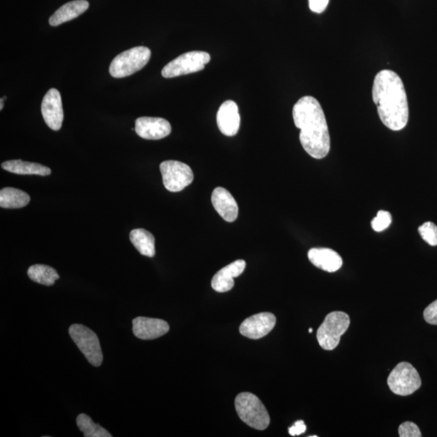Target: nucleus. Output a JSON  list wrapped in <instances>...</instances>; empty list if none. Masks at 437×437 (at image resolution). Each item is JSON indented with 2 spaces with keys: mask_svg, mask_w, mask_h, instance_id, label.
Here are the masks:
<instances>
[{
  "mask_svg": "<svg viewBox=\"0 0 437 437\" xmlns=\"http://www.w3.org/2000/svg\"><path fill=\"white\" fill-rule=\"evenodd\" d=\"M246 263L237 260L218 271L211 280V287L216 292H226L234 287V278L238 277L245 271Z\"/></svg>",
  "mask_w": 437,
  "mask_h": 437,
  "instance_id": "16",
  "label": "nucleus"
},
{
  "mask_svg": "<svg viewBox=\"0 0 437 437\" xmlns=\"http://www.w3.org/2000/svg\"><path fill=\"white\" fill-rule=\"evenodd\" d=\"M309 333H312V332H313V329H312V328H310V329L309 330Z\"/></svg>",
  "mask_w": 437,
  "mask_h": 437,
  "instance_id": "31",
  "label": "nucleus"
},
{
  "mask_svg": "<svg viewBox=\"0 0 437 437\" xmlns=\"http://www.w3.org/2000/svg\"><path fill=\"white\" fill-rule=\"evenodd\" d=\"M42 114L45 123L51 130L59 131L63 121V109L60 92L50 89L42 102Z\"/></svg>",
  "mask_w": 437,
  "mask_h": 437,
  "instance_id": "12",
  "label": "nucleus"
},
{
  "mask_svg": "<svg viewBox=\"0 0 437 437\" xmlns=\"http://www.w3.org/2000/svg\"><path fill=\"white\" fill-rule=\"evenodd\" d=\"M132 324L134 335L143 341L158 338L170 331L168 323L162 319L138 317L132 321Z\"/></svg>",
  "mask_w": 437,
  "mask_h": 437,
  "instance_id": "13",
  "label": "nucleus"
},
{
  "mask_svg": "<svg viewBox=\"0 0 437 437\" xmlns=\"http://www.w3.org/2000/svg\"><path fill=\"white\" fill-rule=\"evenodd\" d=\"M211 60L205 51H191L176 57L167 65L162 72L165 78H175L204 70Z\"/></svg>",
  "mask_w": 437,
  "mask_h": 437,
  "instance_id": "8",
  "label": "nucleus"
},
{
  "mask_svg": "<svg viewBox=\"0 0 437 437\" xmlns=\"http://www.w3.org/2000/svg\"><path fill=\"white\" fill-rule=\"evenodd\" d=\"M69 335L92 365H101L103 354L101 344L99 337L93 331L83 325L73 324L69 328Z\"/></svg>",
  "mask_w": 437,
  "mask_h": 437,
  "instance_id": "6",
  "label": "nucleus"
},
{
  "mask_svg": "<svg viewBox=\"0 0 437 437\" xmlns=\"http://www.w3.org/2000/svg\"><path fill=\"white\" fill-rule=\"evenodd\" d=\"M150 49L137 47L124 51L114 57L109 66V74L114 78H124L145 67L151 57Z\"/></svg>",
  "mask_w": 437,
  "mask_h": 437,
  "instance_id": "4",
  "label": "nucleus"
},
{
  "mask_svg": "<svg viewBox=\"0 0 437 437\" xmlns=\"http://www.w3.org/2000/svg\"><path fill=\"white\" fill-rule=\"evenodd\" d=\"M308 258L316 267L327 272H336L343 266V260L337 252L328 248H313Z\"/></svg>",
  "mask_w": 437,
  "mask_h": 437,
  "instance_id": "17",
  "label": "nucleus"
},
{
  "mask_svg": "<svg viewBox=\"0 0 437 437\" xmlns=\"http://www.w3.org/2000/svg\"><path fill=\"white\" fill-rule=\"evenodd\" d=\"M31 202V197L21 189L6 187L0 192V206L2 209H18L24 208Z\"/></svg>",
  "mask_w": 437,
  "mask_h": 437,
  "instance_id": "20",
  "label": "nucleus"
},
{
  "mask_svg": "<svg viewBox=\"0 0 437 437\" xmlns=\"http://www.w3.org/2000/svg\"><path fill=\"white\" fill-rule=\"evenodd\" d=\"M388 385L397 395L408 396L421 387L422 382L418 371L410 363L401 362L388 377Z\"/></svg>",
  "mask_w": 437,
  "mask_h": 437,
  "instance_id": "7",
  "label": "nucleus"
},
{
  "mask_svg": "<svg viewBox=\"0 0 437 437\" xmlns=\"http://www.w3.org/2000/svg\"><path fill=\"white\" fill-rule=\"evenodd\" d=\"M295 126L301 130L304 151L315 159H323L331 150L329 130L323 108L311 96L302 97L292 109Z\"/></svg>",
  "mask_w": 437,
  "mask_h": 437,
  "instance_id": "2",
  "label": "nucleus"
},
{
  "mask_svg": "<svg viewBox=\"0 0 437 437\" xmlns=\"http://www.w3.org/2000/svg\"><path fill=\"white\" fill-rule=\"evenodd\" d=\"M130 240L140 255L153 258L156 254L154 236L147 230L143 228L132 230Z\"/></svg>",
  "mask_w": 437,
  "mask_h": 437,
  "instance_id": "21",
  "label": "nucleus"
},
{
  "mask_svg": "<svg viewBox=\"0 0 437 437\" xmlns=\"http://www.w3.org/2000/svg\"><path fill=\"white\" fill-rule=\"evenodd\" d=\"M135 131L143 139L158 140L168 136L172 128L168 121L164 118L142 117L136 119Z\"/></svg>",
  "mask_w": 437,
  "mask_h": 437,
  "instance_id": "11",
  "label": "nucleus"
},
{
  "mask_svg": "<svg viewBox=\"0 0 437 437\" xmlns=\"http://www.w3.org/2000/svg\"><path fill=\"white\" fill-rule=\"evenodd\" d=\"M419 235L424 241L432 246L437 245V226L433 222H426L418 228Z\"/></svg>",
  "mask_w": 437,
  "mask_h": 437,
  "instance_id": "24",
  "label": "nucleus"
},
{
  "mask_svg": "<svg viewBox=\"0 0 437 437\" xmlns=\"http://www.w3.org/2000/svg\"><path fill=\"white\" fill-rule=\"evenodd\" d=\"M4 108V99H1V100H0V111H2Z\"/></svg>",
  "mask_w": 437,
  "mask_h": 437,
  "instance_id": "30",
  "label": "nucleus"
},
{
  "mask_svg": "<svg viewBox=\"0 0 437 437\" xmlns=\"http://www.w3.org/2000/svg\"><path fill=\"white\" fill-rule=\"evenodd\" d=\"M164 186L170 192H179L194 181L191 167L177 160H165L160 165Z\"/></svg>",
  "mask_w": 437,
  "mask_h": 437,
  "instance_id": "9",
  "label": "nucleus"
},
{
  "mask_svg": "<svg viewBox=\"0 0 437 437\" xmlns=\"http://www.w3.org/2000/svg\"><path fill=\"white\" fill-rule=\"evenodd\" d=\"M28 276L31 280L45 286H52L60 279L54 268L43 264H35L28 268Z\"/></svg>",
  "mask_w": 437,
  "mask_h": 437,
  "instance_id": "22",
  "label": "nucleus"
},
{
  "mask_svg": "<svg viewBox=\"0 0 437 437\" xmlns=\"http://www.w3.org/2000/svg\"><path fill=\"white\" fill-rule=\"evenodd\" d=\"M236 411L244 423L257 430H265L271 422L269 413L255 394L241 393L235 400Z\"/></svg>",
  "mask_w": 437,
  "mask_h": 437,
  "instance_id": "3",
  "label": "nucleus"
},
{
  "mask_svg": "<svg viewBox=\"0 0 437 437\" xmlns=\"http://www.w3.org/2000/svg\"><path fill=\"white\" fill-rule=\"evenodd\" d=\"M211 203L224 221L233 222L238 216V205L231 193L223 187H217L211 194Z\"/></svg>",
  "mask_w": 437,
  "mask_h": 437,
  "instance_id": "15",
  "label": "nucleus"
},
{
  "mask_svg": "<svg viewBox=\"0 0 437 437\" xmlns=\"http://www.w3.org/2000/svg\"><path fill=\"white\" fill-rule=\"evenodd\" d=\"M424 318L428 324L437 325V300L425 309Z\"/></svg>",
  "mask_w": 437,
  "mask_h": 437,
  "instance_id": "27",
  "label": "nucleus"
},
{
  "mask_svg": "<svg viewBox=\"0 0 437 437\" xmlns=\"http://www.w3.org/2000/svg\"><path fill=\"white\" fill-rule=\"evenodd\" d=\"M276 324L275 316L272 313H261L246 319L239 331L244 337L260 339L271 332Z\"/></svg>",
  "mask_w": 437,
  "mask_h": 437,
  "instance_id": "10",
  "label": "nucleus"
},
{
  "mask_svg": "<svg viewBox=\"0 0 437 437\" xmlns=\"http://www.w3.org/2000/svg\"><path fill=\"white\" fill-rule=\"evenodd\" d=\"M330 0H309V6L310 10L315 13H321L327 8Z\"/></svg>",
  "mask_w": 437,
  "mask_h": 437,
  "instance_id": "28",
  "label": "nucleus"
},
{
  "mask_svg": "<svg viewBox=\"0 0 437 437\" xmlns=\"http://www.w3.org/2000/svg\"><path fill=\"white\" fill-rule=\"evenodd\" d=\"M2 168L6 171L20 175L48 176L51 174V170L47 166L27 162L21 160H8L2 164Z\"/></svg>",
  "mask_w": 437,
  "mask_h": 437,
  "instance_id": "19",
  "label": "nucleus"
},
{
  "mask_svg": "<svg viewBox=\"0 0 437 437\" xmlns=\"http://www.w3.org/2000/svg\"><path fill=\"white\" fill-rule=\"evenodd\" d=\"M217 125L221 133L226 136H234L240 128V118L237 103L226 101L223 103L217 112Z\"/></svg>",
  "mask_w": 437,
  "mask_h": 437,
  "instance_id": "14",
  "label": "nucleus"
},
{
  "mask_svg": "<svg viewBox=\"0 0 437 437\" xmlns=\"http://www.w3.org/2000/svg\"><path fill=\"white\" fill-rule=\"evenodd\" d=\"M306 431V424L303 421H297L293 426L289 428V434L292 436H300Z\"/></svg>",
  "mask_w": 437,
  "mask_h": 437,
  "instance_id": "29",
  "label": "nucleus"
},
{
  "mask_svg": "<svg viewBox=\"0 0 437 437\" xmlns=\"http://www.w3.org/2000/svg\"><path fill=\"white\" fill-rule=\"evenodd\" d=\"M77 424L84 437H112V435L107 432L105 428H103L99 424H95L85 414H80L78 416Z\"/></svg>",
  "mask_w": 437,
  "mask_h": 437,
  "instance_id": "23",
  "label": "nucleus"
},
{
  "mask_svg": "<svg viewBox=\"0 0 437 437\" xmlns=\"http://www.w3.org/2000/svg\"><path fill=\"white\" fill-rule=\"evenodd\" d=\"M401 437H421V430L415 423L406 421L402 424L399 428Z\"/></svg>",
  "mask_w": 437,
  "mask_h": 437,
  "instance_id": "26",
  "label": "nucleus"
},
{
  "mask_svg": "<svg viewBox=\"0 0 437 437\" xmlns=\"http://www.w3.org/2000/svg\"><path fill=\"white\" fill-rule=\"evenodd\" d=\"M89 7L87 0H74L57 9L49 20L51 26H57L70 21L84 13Z\"/></svg>",
  "mask_w": 437,
  "mask_h": 437,
  "instance_id": "18",
  "label": "nucleus"
},
{
  "mask_svg": "<svg viewBox=\"0 0 437 437\" xmlns=\"http://www.w3.org/2000/svg\"><path fill=\"white\" fill-rule=\"evenodd\" d=\"M349 326L350 318L346 313L335 311L328 314L317 332L321 348L326 350L336 348Z\"/></svg>",
  "mask_w": 437,
  "mask_h": 437,
  "instance_id": "5",
  "label": "nucleus"
},
{
  "mask_svg": "<svg viewBox=\"0 0 437 437\" xmlns=\"http://www.w3.org/2000/svg\"><path fill=\"white\" fill-rule=\"evenodd\" d=\"M392 216L389 211H379L377 216L371 222V226L375 232H382L389 227Z\"/></svg>",
  "mask_w": 437,
  "mask_h": 437,
  "instance_id": "25",
  "label": "nucleus"
},
{
  "mask_svg": "<svg viewBox=\"0 0 437 437\" xmlns=\"http://www.w3.org/2000/svg\"><path fill=\"white\" fill-rule=\"evenodd\" d=\"M372 99L379 118L387 128L394 131L405 128L409 108L404 84L398 74L390 70L378 72L373 82Z\"/></svg>",
  "mask_w": 437,
  "mask_h": 437,
  "instance_id": "1",
  "label": "nucleus"
}]
</instances>
